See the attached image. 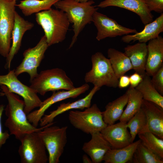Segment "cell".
Masks as SVG:
<instances>
[{"instance_id": "obj_37", "label": "cell", "mask_w": 163, "mask_h": 163, "mask_svg": "<svg viewBox=\"0 0 163 163\" xmlns=\"http://www.w3.org/2000/svg\"><path fill=\"white\" fill-rule=\"evenodd\" d=\"M82 161L84 163H92V160L86 154L83 155L82 157Z\"/></svg>"}, {"instance_id": "obj_32", "label": "cell", "mask_w": 163, "mask_h": 163, "mask_svg": "<svg viewBox=\"0 0 163 163\" xmlns=\"http://www.w3.org/2000/svg\"><path fill=\"white\" fill-rule=\"evenodd\" d=\"M151 78V82L160 94L163 95V65Z\"/></svg>"}, {"instance_id": "obj_17", "label": "cell", "mask_w": 163, "mask_h": 163, "mask_svg": "<svg viewBox=\"0 0 163 163\" xmlns=\"http://www.w3.org/2000/svg\"><path fill=\"white\" fill-rule=\"evenodd\" d=\"M141 108L146 117L148 130L163 139V108L155 103L143 99Z\"/></svg>"}, {"instance_id": "obj_28", "label": "cell", "mask_w": 163, "mask_h": 163, "mask_svg": "<svg viewBox=\"0 0 163 163\" xmlns=\"http://www.w3.org/2000/svg\"><path fill=\"white\" fill-rule=\"evenodd\" d=\"M60 0H24L16 4L25 16H29L42 11L49 10Z\"/></svg>"}, {"instance_id": "obj_33", "label": "cell", "mask_w": 163, "mask_h": 163, "mask_svg": "<svg viewBox=\"0 0 163 163\" xmlns=\"http://www.w3.org/2000/svg\"><path fill=\"white\" fill-rule=\"evenodd\" d=\"M149 10L159 13L163 12V0H144Z\"/></svg>"}, {"instance_id": "obj_31", "label": "cell", "mask_w": 163, "mask_h": 163, "mask_svg": "<svg viewBox=\"0 0 163 163\" xmlns=\"http://www.w3.org/2000/svg\"><path fill=\"white\" fill-rule=\"evenodd\" d=\"M126 126L129 129V133L133 142L138 134L148 130L146 117L141 108L127 122Z\"/></svg>"}, {"instance_id": "obj_20", "label": "cell", "mask_w": 163, "mask_h": 163, "mask_svg": "<svg viewBox=\"0 0 163 163\" xmlns=\"http://www.w3.org/2000/svg\"><path fill=\"white\" fill-rule=\"evenodd\" d=\"M147 47L145 71L147 75L152 76L163 65V38L159 36L149 40Z\"/></svg>"}, {"instance_id": "obj_9", "label": "cell", "mask_w": 163, "mask_h": 163, "mask_svg": "<svg viewBox=\"0 0 163 163\" xmlns=\"http://www.w3.org/2000/svg\"><path fill=\"white\" fill-rule=\"evenodd\" d=\"M6 86L9 91L21 96L24 102V111L27 115L34 108L39 107L42 102L30 86L22 83L18 78L14 69L5 75H0V86Z\"/></svg>"}, {"instance_id": "obj_4", "label": "cell", "mask_w": 163, "mask_h": 163, "mask_svg": "<svg viewBox=\"0 0 163 163\" xmlns=\"http://www.w3.org/2000/svg\"><path fill=\"white\" fill-rule=\"evenodd\" d=\"M30 82V87L42 95L50 91L70 90L75 88L65 71L59 68L41 71Z\"/></svg>"}, {"instance_id": "obj_35", "label": "cell", "mask_w": 163, "mask_h": 163, "mask_svg": "<svg viewBox=\"0 0 163 163\" xmlns=\"http://www.w3.org/2000/svg\"><path fill=\"white\" fill-rule=\"evenodd\" d=\"M130 87L135 88L142 81L143 77L139 73L135 72L129 76Z\"/></svg>"}, {"instance_id": "obj_7", "label": "cell", "mask_w": 163, "mask_h": 163, "mask_svg": "<svg viewBox=\"0 0 163 163\" xmlns=\"http://www.w3.org/2000/svg\"><path fill=\"white\" fill-rule=\"evenodd\" d=\"M68 119L73 126L87 134L101 132L107 125L103 120L102 112L95 104L83 111H70Z\"/></svg>"}, {"instance_id": "obj_27", "label": "cell", "mask_w": 163, "mask_h": 163, "mask_svg": "<svg viewBox=\"0 0 163 163\" xmlns=\"http://www.w3.org/2000/svg\"><path fill=\"white\" fill-rule=\"evenodd\" d=\"M135 88L141 93L143 99L155 103L163 108V96L152 85L150 76L146 74Z\"/></svg>"}, {"instance_id": "obj_11", "label": "cell", "mask_w": 163, "mask_h": 163, "mask_svg": "<svg viewBox=\"0 0 163 163\" xmlns=\"http://www.w3.org/2000/svg\"><path fill=\"white\" fill-rule=\"evenodd\" d=\"M49 46L44 35L34 47L25 50L23 53V59L20 64L14 69L18 76L27 73L31 81L38 75L37 69L44 58L45 53Z\"/></svg>"}, {"instance_id": "obj_14", "label": "cell", "mask_w": 163, "mask_h": 163, "mask_svg": "<svg viewBox=\"0 0 163 163\" xmlns=\"http://www.w3.org/2000/svg\"><path fill=\"white\" fill-rule=\"evenodd\" d=\"M127 122L120 121L107 125L101 133L109 143L112 149L125 147L133 142L126 126Z\"/></svg>"}, {"instance_id": "obj_13", "label": "cell", "mask_w": 163, "mask_h": 163, "mask_svg": "<svg viewBox=\"0 0 163 163\" xmlns=\"http://www.w3.org/2000/svg\"><path fill=\"white\" fill-rule=\"evenodd\" d=\"M92 22L97 29L96 39L98 41L107 37H114L138 32L136 29L119 24L115 20L97 11L93 15Z\"/></svg>"}, {"instance_id": "obj_18", "label": "cell", "mask_w": 163, "mask_h": 163, "mask_svg": "<svg viewBox=\"0 0 163 163\" xmlns=\"http://www.w3.org/2000/svg\"><path fill=\"white\" fill-rule=\"evenodd\" d=\"M100 88L94 86L89 93L84 97L72 102L62 103L57 108L50 112L48 114L45 115L41 119L39 123L41 127L53 123L55 118L58 115L68 110L72 109L83 110L91 106L92 99L96 93Z\"/></svg>"}, {"instance_id": "obj_12", "label": "cell", "mask_w": 163, "mask_h": 163, "mask_svg": "<svg viewBox=\"0 0 163 163\" xmlns=\"http://www.w3.org/2000/svg\"><path fill=\"white\" fill-rule=\"evenodd\" d=\"M89 88L87 84L70 90H61L54 91L52 95L42 101L39 108L27 115L29 122L37 127L46 110L53 104L68 98H75L85 93Z\"/></svg>"}, {"instance_id": "obj_19", "label": "cell", "mask_w": 163, "mask_h": 163, "mask_svg": "<svg viewBox=\"0 0 163 163\" xmlns=\"http://www.w3.org/2000/svg\"><path fill=\"white\" fill-rule=\"evenodd\" d=\"M91 135V139L84 143L82 150L90 157L92 163H101L106 152L111 149V146L100 132Z\"/></svg>"}, {"instance_id": "obj_25", "label": "cell", "mask_w": 163, "mask_h": 163, "mask_svg": "<svg viewBox=\"0 0 163 163\" xmlns=\"http://www.w3.org/2000/svg\"><path fill=\"white\" fill-rule=\"evenodd\" d=\"M107 55L114 73L118 79L133 69L129 59L124 53L114 48H110L107 50Z\"/></svg>"}, {"instance_id": "obj_38", "label": "cell", "mask_w": 163, "mask_h": 163, "mask_svg": "<svg viewBox=\"0 0 163 163\" xmlns=\"http://www.w3.org/2000/svg\"><path fill=\"white\" fill-rule=\"evenodd\" d=\"M77 2H86L90 0H74Z\"/></svg>"}, {"instance_id": "obj_34", "label": "cell", "mask_w": 163, "mask_h": 163, "mask_svg": "<svg viewBox=\"0 0 163 163\" xmlns=\"http://www.w3.org/2000/svg\"><path fill=\"white\" fill-rule=\"evenodd\" d=\"M5 106L3 104L0 105V150L7 140L9 138L10 134L8 131H3L2 123V118L3 112L4 110Z\"/></svg>"}, {"instance_id": "obj_23", "label": "cell", "mask_w": 163, "mask_h": 163, "mask_svg": "<svg viewBox=\"0 0 163 163\" xmlns=\"http://www.w3.org/2000/svg\"><path fill=\"white\" fill-rule=\"evenodd\" d=\"M140 139L122 148L110 149L105 154L103 161L104 163H131L133 154Z\"/></svg>"}, {"instance_id": "obj_21", "label": "cell", "mask_w": 163, "mask_h": 163, "mask_svg": "<svg viewBox=\"0 0 163 163\" xmlns=\"http://www.w3.org/2000/svg\"><path fill=\"white\" fill-rule=\"evenodd\" d=\"M124 53L129 59L135 72L143 78L146 74L145 66L148 50L146 43L139 42L128 45L124 48Z\"/></svg>"}, {"instance_id": "obj_26", "label": "cell", "mask_w": 163, "mask_h": 163, "mask_svg": "<svg viewBox=\"0 0 163 163\" xmlns=\"http://www.w3.org/2000/svg\"><path fill=\"white\" fill-rule=\"evenodd\" d=\"M126 92L128 96L127 105L119 120L127 122L141 108L143 98L141 93L135 88L130 87Z\"/></svg>"}, {"instance_id": "obj_6", "label": "cell", "mask_w": 163, "mask_h": 163, "mask_svg": "<svg viewBox=\"0 0 163 163\" xmlns=\"http://www.w3.org/2000/svg\"><path fill=\"white\" fill-rule=\"evenodd\" d=\"M54 123L48 124L38 133L48 152L49 162L59 163L67 142L68 126H52Z\"/></svg>"}, {"instance_id": "obj_39", "label": "cell", "mask_w": 163, "mask_h": 163, "mask_svg": "<svg viewBox=\"0 0 163 163\" xmlns=\"http://www.w3.org/2000/svg\"><path fill=\"white\" fill-rule=\"evenodd\" d=\"M8 0L16 1V0Z\"/></svg>"}, {"instance_id": "obj_10", "label": "cell", "mask_w": 163, "mask_h": 163, "mask_svg": "<svg viewBox=\"0 0 163 163\" xmlns=\"http://www.w3.org/2000/svg\"><path fill=\"white\" fill-rule=\"evenodd\" d=\"M16 1L0 0V54L6 58L11 45Z\"/></svg>"}, {"instance_id": "obj_8", "label": "cell", "mask_w": 163, "mask_h": 163, "mask_svg": "<svg viewBox=\"0 0 163 163\" xmlns=\"http://www.w3.org/2000/svg\"><path fill=\"white\" fill-rule=\"evenodd\" d=\"M18 152L22 163H46L48 161L46 147L38 132L25 134L20 141Z\"/></svg>"}, {"instance_id": "obj_1", "label": "cell", "mask_w": 163, "mask_h": 163, "mask_svg": "<svg viewBox=\"0 0 163 163\" xmlns=\"http://www.w3.org/2000/svg\"><path fill=\"white\" fill-rule=\"evenodd\" d=\"M2 94L7 99L8 104L5 109L7 118L5 126L7 127L10 135H13L17 139L20 141L26 134L38 132L47 125L37 128L34 126L28 121L27 115L24 111V102L19 96L10 92L5 86H1Z\"/></svg>"}, {"instance_id": "obj_3", "label": "cell", "mask_w": 163, "mask_h": 163, "mask_svg": "<svg viewBox=\"0 0 163 163\" xmlns=\"http://www.w3.org/2000/svg\"><path fill=\"white\" fill-rule=\"evenodd\" d=\"M35 19L44 30L49 46L65 39L70 23L64 12L51 8L36 13Z\"/></svg>"}, {"instance_id": "obj_2", "label": "cell", "mask_w": 163, "mask_h": 163, "mask_svg": "<svg viewBox=\"0 0 163 163\" xmlns=\"http://www.w3.org/2000/svg\"><path fill=\"white\" fill-rule=\"evenodd\" d=\"M94 3L92 0L86 2H79L74 0H60L54 5L56 8L66 13L70 23L73 24L74 35L69 49L75 43L85 26L92 21L93 15L98 9L93 5Z\"/></svg>"}, {"instance_id": "obj_22", "label": "cell", "mask_w": 163, "mask_h": 163, "mask_svg": "<svg viewBox=\"0 0 163 163\" xmlns=\"http://www.w3.org/2000/svg\"><path fill=\"white\" fill-rule=\"evenodd\" d=\"M145 25L143 29L140 32L132 35H125L122 38V40L126 43L136 41L146 43L157 38L163 32V13H161L155 20Z\"/></svg>"}, {"instance_id": "obj_24", "label": "cell", "mask_w": 163, "mask_h": 163, "mask_svg": "<svg viewBox=\"0 0 163 163\" xmlns=\"http://www.w3.org/2000/svg\"><path fill=\"white\" fill-rule=\"evenodd\" d=\"M128 99V95L126 92L107 104L105 110L102 113L103 120L107 125L114 124L119 120L127 104Z\"/></svg>"}, {"instance_id": "obj_29", "label": "cell", "mask_w": 163, "mask_h": 163, "mask_svg": "<svg viewBox=\"0 0 163 163\" xmlns=\"http://www.w3.org/2000/svg\"><path fill=\"white\" fill-rule=\"evenodd\" d=\"M131 163H163V159L141 142L138 145Z\"/></svg>"}, {"instance_id": "obj_15", "label": "cell", "mask_w": 163, "mask_h": 163, "mask_svg": "<svg viewBox=\"0 0 163 163\" xmlns=\"http://www.w3.org/2000/svg\"><path fill=\"white\" fill-rule=\"evenodd\" d=\"M97 6L101 8L115 6L129 10L137 14L145 25L153 21V15L144 0H104Z\"/></svg>"}, {"instance_id": "obj_5", "label": "cell", "mask_w": 163, "mask_h": 163, "mask_svg": "<svg viewBox=\"0 0 163 163\" xmlns=\"http://www.w3.org/2000/svg\"><path fill=\"white\" fill-rule=\"evenodd\" d=\"M92 68L85 75V82L101 88L103 86L116 88L118 79L116 76L110 60L101 52H97L91 57Z\"/></svg>"}, {"instance_id": "obj_16", "label": "cell", "mask_w": 163, "mask_h": 163, "mask_svg": "<svg viewBox=\"0 0 163 163\" xmlns=\"http://www.w3.org/2000/svg\"><path fill=\"white\" fill-rule=\"evenodd\" d=\"M34 24L25 20L16 11L14 26L12 32V44L8 54L6 58L5 67L9 69L11 62L15 55L19 51L21 45V41L24 33L31 29Z\"/></svg>"}, {"instance_id": "obj_30", "label": "cell", "mask_w": 163, "mask_h": 163, "mask_svg": "<svg viewBox=\"0 0 163 163\" xmlns=\"http://www.w3.org/2000/svg\"><path fill=\"white\" fill-rule=\"evenodd\" d=\"M138 135L142 144L163 159V139L148 130L140 132Z\"/></svg>"}, {"instance_id": "obj_36", "label": "cell", "mask_w": 163, "mask_h": 163, "mask_svg": "<svg viewBox=\"0 0 163 163\" xmlns=\"http://www.w3.org/2000/svg\"><path fill=\"white\" fill-rule=\"evenodd\" d=\"M130 85L129 76L123 75L118 79V87L120 88H123L127 87Z\"/></svg>"}]
</instances>
